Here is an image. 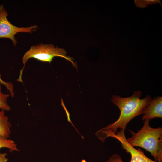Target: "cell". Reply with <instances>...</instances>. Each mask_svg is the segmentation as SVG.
<instances>
[{
  "mask_svg": "<svg viewBox=\"0 0 162 162\" xmlns=\"http://www.w3.org/2000/svg\"><path fill=\"white\" fill-rule=\"evenodd\" d=\"M142 94L141 92L138 90L134 91L131 96L127 97L113 95L111 101L119 109L120 116L116 122L102 129L116 134L118 128L125 130L127 125L132 119L143 114L152 99L148 95L143 99H140Z\"/></svg>",
  "mask_w": 162,
  "mask_h": 162,
  "instance_id": "cell-1",
  "label": "cell"
},
{
  "mask_svg": "<svg viewBox=\"0 0 162 162\" xmlns=\"http://www.w3.org/2000/svg\"><path fill=\"white\" fill-rule=\"evenodd\" d=\"M149 121L145 120L143 126L137 133L130 130L132 136L127 140L132 146L140 147L149 152L155 161L162 162V128H152Z\"/></svg>",
  "mask_w": 162,
  "mask_h": 162,
  "instance_id": "cell-2",
  "label": "cell"
},
{
  "mask_svg": "<svg viewBox=\"0 0 162 162\" xmlns=\"http://www.w3.org/2000/svg\"><path fill=\"white\" fill-rule=\"evenodd\" d=\"M67 52L62 48L55 47L52 44H40L32 46L30 50L27 51L22 58L23 66L20 71L18 82H23L22 76L26 63L30 58H33L42 62L50 63L55 57H60L65 58L71 62L74 65L71 58L66 56Z\"/></svg>",
  "mask_w": 162,
  "mask_h": 162,
  "instance_id": "cell-3",
  "label": "cell"
},
{
  "mask_svg": "<svg viewBox=\"0 0 162 162\" xmlns=\"http://www.w3.org/2000/svg\"><path fill=\"white\" fill-rule=\"evenodd\" d=\"M124 130L121 128L116 134L108 130H104L103 132V136L105 139L111 137L118 140L121 143L122 148L127 153L130 154L131 158L129 162H157L147 157L140 148L136 149L131 146L127 140ZM106 162H123V161L119 154H115L112 155Z\"/></svg>",
  "mask_w": 162,
  "mask_h": 162,
  "instance_id": "cell-4",
  "label": "cell"
},
{
  "mask_svg": "<svg viewBox=\"0 0 162 162\" xmlns=\"http://www.w3.org/2000/svg\"><path fill=\"white\" fill-rule=\"evenodd\" d=\"M8 15L7 11L4 6L0 5V38H9L13 42L14 46H16L17 41L14 36L19 32L32 33L35 31L38 27L36 25L26 27H19L11 24L7 17Z\"/></svg>",
  "mask_w": 162,
  "mask_h": 162,
  "instance_id": "cell-5",
  "label": "cell"
},
{
  "mask_svg": "<svg viewBox=\"0 0 162 162\" xmlns=\"http://www.w3.org/2000/svg\"><path fill=\"white\" fill-rule=\"evenodd\" d=\"M142 120L150 121L155 118H162V97L157 96L152 99L146 108Z\"/></svg>",
  "mask_w": 162,
  "mask_h": 162,
  "instance_id": "cell-6",
  "label": "cell"
},
{
  "mask_svg": "<svg viewBox=\"0 0 162 162\" xmlns=\"http://www.w3.org/2000/svg\"><path fill=\"white\" fill-rule=\"evenodd\" d=\"M4 110L0 109V136L9 138L11 134V123Z\"/></svg>",
  "mask_w": 162,
  "mask_h": 162,
  "instance_id": "cell-7",
  "label": "cell"
},
{
  "mask_svg": "<svg viewBox=\"0 0 162 162\" xmlns=\"http://www.w3.org/2000/svg\"><path fill=\"white\" fill-rule=\"evenodd\" d=\"M2 148L9 149L10 152L19 151L16 144L14 141L0 136V149Z\"/></svg>",
  "mask_w": 162,
  "mask_h": 162,
  "instance_id": "cell-8",
  "label": "cell"
},
{
  "mask_svg": "<svg viewBox=\"0 0 162 162\" xmlns=\"http://www.w3.org/2000/svg\"><path fill=\"white\" fill-rule=\"evenodd\" d=\"M2 86L0 83V109L4 111H9L11 108L7 103L8 98L10 94H4L2 91Z\"/></svg>",
  "mask_w": 162,
  "mask_h": 162,
  "instance_id": "cell-9",
  "label": "cell"
},
{
  "mask_svg": "<svg viewBox=\"0 0 162 162\" xmlns=\"http://www.w3.org/2000/svg\"><path fill=\"white\" fill-rule=\"evenodd\" d=\"M134 3L136 7L140 8H144L149 5L159 4L162 7L160 0H135Z\"/></svg>",
  "mask_w": 162,
  "mask_h": 162,
  "instance_id": "cell-10",
  "label": "cell"
},
{
  "mask_svg": "<svg viewBox=\"0 0 162 162\" xmlns=\"http://www.w3.org/2000/svg\"><path fill=\"white\" fill-rule=\"evenodd\" d=\"M1 77L2 76L0 73V83L1 85H4L5 86L10 93L11 97L13 98L14 95L13 84L10 82L4 81L2 79Z\"/></svg>",
  "mask_w": 162,
  "mask_h": 162,
  "instance_id": "cell-11",
  "label": "cell"
},
{
  "mask_svg": "<svg viewBox=\"0 0 162 162\" xmlns=\"http://www.w3.org/2000/svg\"><path fill=\"white\" fill-rule=\"evenodd\" d=\"M62 105L63 108H64V109L65 110V111L66 112V115H67V120H68V121L69 122H70L71 124L77 130V132L79 133V134L80 136H81V137L83 139H84V137L82 136L80 134V133L76 129V128L75 126L72 123V122H71V120H70V118L69 113L68 111V110L66 109V108L65 106L64 105L63 102L62 103Z\"/></svg>",
  "mask_w": 162,
  "mask_h": 162,
  "instance_id": "cell-12",
  "label": "cell"
},
{
  "mask_svg": "<svg viewBox=\"0 0 162 162\" xmlns=\"http://www.w3.org/2000/svg\"><path fill=\"white\" fill-rule=\"evenodd\" d=\"M7 155V154L6 153L0 152V162H7L8 159L6 157Z\"/></svg>",
  "mask_w": 162,
  "mask_h": 162,
  "instance_id": "cell-13",
  "label": "cell"
},
{
  "mask_svg": "<svg viewBox=\"0 0 162 162\" xmlns=\"http://www.w3.org/2000/svg\"></svg>",
  "mask_w": 162,
  "mask_h": 162,
  "instance_id": "cell-14",
  "label": "cell"
}]
</instances>
